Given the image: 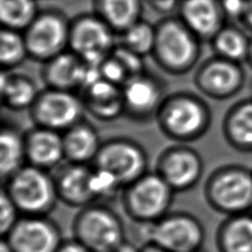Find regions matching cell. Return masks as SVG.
I'll return each instance as SVG.
<instances>
[{
    "label": "cell",
    "mask_w": 252,
    "mask_h": 252,
    "mask_svg": "<svg viewBox=\"0 0 252 252\" xmlns=\"http://www.w3.org/2000/svg\"><path fill=\"white\" fill-rule=\"evenodd\" d=\"M112 252H139V248H137L132 242L125 240L123 244H121L118 248Z\"/></svg>",
    "instance_id": "obj_38"
},
{
    "label": "cell",
    "mask_w": 252,
    "mask_h": 252,
    "mask_svg": "<svg viewBox=\"0 0 252 252\" xmlns=\"http://www.w3.org/2000/svg\"><path fill=\"white\" fill-rule=\"evenodd\" d=\"M144 0H94V10L115 33L126 30L142 19Z\"/></svg>",
    "instance_id": "obj_24"
},
{
    "label": "cell",
    "mask_w": 252,
    "mask_h": 252,
    "mask_svg": "<svg viewBox=\"0 0 252 252\" xmlns=\"http://www.w3.org/2000/svg\"><path fill=\"white\" fill-rule=\"evenodd\" d=\"M218 252H252V213L228 216L216 232Z\"/></svg>",
    "instance_id": "obj_23"
},
{
    "label": "cell",
    "mask_w": 252,
    "mask_h": 252,
    "mask_svg": "<svg viewBox=\"0 0 252 252\" xmlns=\"http://www.w3.org/2000/svg\"><path fill=\"white\" fill-rule=\"evenodd\" d=\"M179 13L200 40H211L224 27L226 15L219 0H183Z\"/></svg>",
    "instance_id": "obj_18"
},
{
    "label": "cell",
    "mask_w": 252,
    "mask_h": 252,
    "mask_svg": "<svg viewBox=\"0 0 252 252\" xmlns=\"http://www.w3.org/2000/svg\"><path fill=\"white\" fill-rule=\"evenodd\" d=\"M204 168L202 157L195 148L187 144H176L158 155L155 172L175 192H184L200 182Z\"/></svg>",
    "instance_id": "obj_12"
},
{
    "label": "cell",
    "mask_w": 252,
    "mask_h": 252,
    "mask_svg": "<svg viewBox=\"0 0 252 252\" xmlns=\"http://www.w3.org/2000/svg\"><path fill=\"white\" fill-rule=\"evenodd\" d=\"M24 37L29 57L44 63L69 48L70 22L60 11H39Z\"/></svg>",
    "instance_id": "obj_10"
},
{
    "label": "cell",
    "mask_w": 252,
    "mask_h": 252,
    "mask_svg": "<svg viewBox=\"0 0 252 252\" xmlns=\"http://www.w3.org/2000/svg\"><path fill=\"white\" fill-rule=\"evenodd\" d=\"M87 64L72 51H64L43 63L42 79L47 89L72 92L83 87Z\"/></svg>",
    "instance_id": "obj_20"
},
{
    "label": "cell",
    "mask_w": 252,
    "mask_h": 252,
    "mask_svg": "<svg viewBox=\"0 0 252 252\" xmlns=\"http://www.w3.org/2000/svg\"><path fill=\"white\" fill-rule=\"evenodd\" d=\"M0 92L3 106L12 111L30 110L39 96L37 85L29 76L2 70Z\"/></svg>",
    "instance_id": "obj_25"
},
{
    "label": "cell",
    "mask_w": 252,
    "mask_h": 252,
    "mask_svg": "<svg viewBox=\"0 0 252 252\" xmlns=\"http://www.w3.org/2000/svg\"><path fill=\"white\" fill-rule=\"evenodd\" d=\"M124 115L137 122L156 119L165 100L164 85L155 76L144 73L130 76L122 85Z\"/></svg>",
    "instance_id": "obj_15"
},
{
    "label": "cell",
    "mask_w": 252,
    "mask_h": 252,
    "mask_svg": "<svg viewBox=\"0 0 252 252\" xmlns=\"http://www.w3.org/2000/svg\"><path fill=\"white\" fill-rule=\"evenodd\" d=\"M195 252H206L205 250H202V249H200V250H198V251H195Z\"/></svg>",
    "instance_id": "obj_42"
},
{
    "label": "cell",
    "mask_w": 252,
    "mask_h": 252,
    "mask_svg": "<svg viewBox=\"0 0 252 252\" xmlns=\"http://www.w3.org/2000/svg\"><path fill=\"white\" fill-rule=\"evenodd\" d=\"M115 32L95 13L70 22V51L90 65L100 66L115 48Z\"/></svg>",
    "instance_id": "obj_9"
},
{
    "label": "cell",
    "mask_w": 252,
    "mask_h": 252,
    "mask_svg": "<svg viewBox=\"0 0 252 252\" xmlns=\"http://www.w3.org/2000/svg\"><path fill=\"white\" fill-rule=\"evenodd\" d=\"M29 111L34 126L64 133L83 121L85 107L82 97L72 92L47 89Z\"/></svg>",
    "instance_id": "obj_11"
},
{
    "label": "cell",
    "mask_w": 252,
    "mask_h": 252,
    "mask_svg": "<svg viewBox=\"0 0 252 252\" xmlns=\"http://www.w3.org/2000/svg\"><path fill=\"white\" fill-rule=\"evenodd\" d=\"M72 235L92 252H112L126 240L122 218L97 202L79 209L72 221Z\"/></svg>",
    "instance_id": "obj_6"
},
{
    "label": "cell",
    "mask_w": 252,
    "mask_h": 252,
    "mask_svg": "<svg viewBox=\"0 0 252 252\" xmlns=\"http://www.w3.org/2000/svg\"><path fill=\"white\" fill-rule=\"evenodd\" d=\"M29 57L26 40L21 31L2 28L0 33V63L2 70L21 64Z\"/></svg>",
    "instance_id": "obj_29"
},
{
    "label": "cell",
    "mask_w": 252,
    "mask_h": 252,
    "mask_svg": "<svg viewBox=\"0 0 252 252\" xmlns=\"http://www.w3.org/2000/svg\"><path fill=\"white\" fill-rule=\"evenodd\" d=\"M66 163L93 165L103 142L93 125L81 121L62 133Z\"/></svg>",
    "instance_id": "obj_21"
},
{
    "label": "cell",
    "mask_w": 252,
    "mask_h": 252,
    "mask_svg": "<svg viewBox=\"0 0 252 252\" xmlns=\"http://www.w3.org/2000/svg\"><path fill=\"white\" fill-rule=\"evenodd\" d=\"M226 17L242 19L248 0H219Z\"/></svg>",
    "instance_id": "obj_34"
},
{
    "label": "cell",
    "mask_w": 252,
    "mask_h": 252,
    "mask_svg": "<svg viewBox=\"0 0 252 252\" xmlns=\"http://www.w3.org/2000/svg\"><path fill=\"white\" fill-rule=\"evenodd\" d=\"M93 166L110 174L123 189L148 172V156L134 139L113 137L103 142Z\"/></svg>",
    "instance_id": "obj_7"
},
{
    "label": "cell",
    "mask_w": 252,
    "mask_h": 252,
    "mask_svg": "<svg viewBox=\"0 0 252 252\" xmlns=\"http://www.w3.org/2000/svg\"><path fill=\"white\" fill-rule=\"evenodd\" d=\"M21 214L8 193L1 188L0 196V231L1 237H6L20 219Z\"/></svg>",
    "instance_id": "obj_31"
},
{
    "label": "cell",
    "mask_w": 252,
    "mask_h": 252,
    "mask_svg": "<svg viewBox=\"0 0 252 252\" xmlns=\"http://www.w3.org/2000/svg\"><path fill=\"white\" fill-rule=\"evenodd\" d=\"M193 82L202 95L218 101L227 100L244 87L245 72L240 63L216 56L198 67Z\"/></svg>",
    "instance_id": "obj_13"
},
{
    "label": "cell",
    "mask_w": 252,
    "mask_h": 252,
    "mask_svg": "<svg viewBox=\"0 0 252 252\" xmlns=\"http://www.w3.org/2000/svg\"><path fill=\"white\" fill-rule=\"evenodd\" d=\"M100 72L103 80L115 85H119V87H122L126 81L129 79L127 71L125 70L122 63L112 55H110L103 61L100 65Z\"/></svg>",
    "instance_id": "obj_33"
},
{
    "label": "cell",
    "mask_w": 252,
    "mask_h": 252,
    "mask_svg": "<svg viewBox=\"0 0 252 252\" xmlns=\"http://www.w3.org/2000/svg\"><path fill=\"white\" fill-rule=\"evenodd\" d=\"M111 55L115 57L116 59L122 63L125 70L127 71L129 78L145 72V69H144L145 67V64H144V57L129 50L128 48L123 46L122 43L120 46H115Z\"/></svg>",
    "instance_id": "obj_32"
},
{
    "label": "cell",
    "mask_w": 252,
    "mask_h": 252,
    "mask_svg": "<svg viewBox=\"0 0 252 252\" xmlns=\"http://www.w3.org/2000/svg\"><path fill=\"white\" fill-rule=\"evenodd\" d=\"M27 164L50 172L64 159L62 133L34 126L25 134Z\"/></svg>",
    "instance_id": "obj_17"
},
{
    "label": "cell",
    "mask_w": 252,
    "mask_h": 252,
    "mask_svg": "<svg viewBox=\"0 0 252 252\" xmlns=\"http://www.w3.org/2000/svg\"><path fill=\"white\" fill-rule=\"evenodd\" d=\"M57 252H92V251L89 250L87 247L83 246L81 242L74 239V238H72V239L63 240L62 245L60 246V248L58 249Z\"/></svg>",
    "instance_id": "obj_36"
},
{
    "label": "cell",
    "mask_w": 252,
    "mask_h": 252,
    "mask_svg": "<svg viewBox=\"0 0 252 252\" xmlns=\"http://www.w3.org/2000/svg\"><path fill=\"white\" fill-rule=\"evenodd\" d=\"M200 41L181 18H165L156 25V40L152 56L160 69L167 73L185 74L199 60Z\"/></svg>",
    "instance_id": "obj_2"
},
{
    "label": "cell",
    "mask_w": 252,
    "mask_h": 252,
    "mask_svg": "<svg viewBox=\"0 0 252 252\" xmlns=\"http://www.w3.org/2000/svg\"><path fill=\"white\" fill-rule=\"evenodd\" d=\"M241 20L245 22L246 26L248 27L250 30H252V0H248V1H247L246 10Z\"/></svg>",
    "instance_id": "obj_37"
},
{
    "label": "cell",
    "mask_w": 252,
    "mask_h": 252,
    "mask_svg": "<svg viewBox=\"0 0 252 252\" xmlns=\"http://www.w3.org/2000/svg\"><path fill=\"white\" fill-rule=\"evenodd\" d=\"M85 111L101 122H112L124 115L122 87L98 80L83 90Z\"/></svg>",
    "instance_id": "obj_19"
},
{
    "label": "cell",
    "mask_w": 252,
    "mask_h": 252,
    "mask_svg": "<svg viewBox=\"0 0 252 252\" xmlns=\"http://www.w3.org/2000/svg\"><path fill=\"white\" fill-rule=\"evenodd\" d=\"M156 40V26L141 19L122 34V44L137 55H152Z\"/></svg>",
    "instance_id": "obj_30"
},
{
    "label": "cell",
    "mask_w": 252,
    "mask_h": 252,
    "mask_svg": "<svg viewBox=\"0 0 252 252\" xmlns=\"http://www.w3.org/2000/svg\"><path fill=\"white\" fill-rule=\"evenodd\" d=\"M216 56L240 63L249 58L251 41L236 27L224 26L210 40Z\"/></svg>",
    "instance_id": "obj_27"
},
{
    "label": "cell",
    "mask_w": 252,
    "mask_h": 252,
    "mask_svg": "<svg viewBox=\"0 0 252 252\" xmlns=\"http://www.w3.org/2000/svg\"><path fill=\"white\" fill-rule=\"evenodd\" d=\"M155 120L166 137L188 144L205 136L213 116L204 98L191 92H177L165 97Z\"/></svg>",
    "instance_id": "obj_1"
},
{
    "label": "cell",
    "mask_w": 252,
    "mask_h": 252,
    "mask_svg": "<svg viewBox=\"0 0 252 252\" xmlns=\"http://www.w3.org/2000/svg\"><path fill=\"white\" fill-rule=\"evenodd\" d=\"M248 60L252 63V41H251V47H250V52H249V58Z\"/></svg>",
    "instance_id": "obj_41"
},
{
    "label": "cell",
    "mask_w": 252,
    "mask_h": 252,
    "mask_svg": "<svg viewBox=\"0 0 252 252\" xmlns=\"http://www.w3.org/2000/svg\"><path fill=\"white\" fill-rule=\"evenodd\" d=\"M146 237L167 252H195L202 249L206 230L196 216L177 211L148 224Z\"/></svg>",
    "instance_id": "obj_8"
},
{
    "label": "cell",
    "mask_w": 252,
    "mask_h": 252,
    "mask_svg": "<svg viewBox=\"0 0 252 252\" xmlns=\"http://www.w3.org/2000/svg\"><path fill=\"white\" fill-rule=\"evenodd\" d=\"M222 134L233 150L252 153V100L237 103L222 121Z\"/></svg>",
    "instance_id": "obj_22"
},
{
    "label": "cell",
    "mask_w": 252,
    "mask_h": 252,
    "mask_svg": "<svg viewBox=\"0 0 252 252\" xmlns=\"http://www.w3.org/2000/svg\"><path fill=\"white\" fill-rule=\"evenodd\" d=\"M93 169V165H60L53 175L59 201L79 209L95 202L97 199L92 188Z\"/></svg>",
    "instance_id": "obj_16"
},
{
    "label": "cell",
    "mask_w": 252,
    "mask_h": 252,
    "mask_svg": "<svg viewBox=\"0 0 252 252\" xmlns=\"http://www.w3.org/2000/svg\"><path fill=\"white\" fill-rule=\"evenodd\" d=\"M251 213H252V210H251Z\"/></svg>",
    "instance_id": "obj_43"
},
{
    "label": "cell",
    "mask_w": 252,
    "mask_h": 252,
    "mask_svg": "<svg viewBox=\"0 0 252 252\" xmlns=\"http://www.w3.org/2000/svg\"><path fill=\"white\" fill-rule=\"evenodd\" d=\"M157 12L167 13L177 6V0H145Z\"/></svg>",
    "instance_id": "obj_35"
},
{
    "label": "cell",
    "mask_w": 252,
    "mask_h": 252,
    "mask_svg": "<svg viewBox=\"0 0 252 252\" xmlns=\"http://www.w3.org/2000/svg\"><path fill=\"white\" fill-rule=\"evenodd\" d=\"M175 193L154 170L123 188L121 201L130 220L148 226L170 213Z\"/></svg>",
    "instance_id": "obj_5"
},
{
    "label": "cell",
    "mask_w": 252,
    "mask_h": 252,
    "mask_svg": "<svg viewBox=\"0 0 252 252\" xmlns=\"http://www.w3.org/2000/svg\"><path fill=\"white\" fill-rule=\"evenodd\" d=\"M27 165L25 134L10 124L3 123L0 132V175L6 182Z\"/></svg>",
    "instance_id": "obj_26"
},
{
    "label": "cell",
    "mask_w": 252,
    "mask_h": 252,
    "mask_svg": "<svg viewBox=\"0 0 252 252\" xmlns=\"http://www.w3.org/2000/svg\"><path fill=\"white\" fill-rule=\"evenodd\" d=\"M2 189L21 216H49L59 201L53 175L29 164L3 182Z\"/></svg>",
    "instance_id": "obj_4"
},
{
    "label": "cell",
    "mask_w": 252,
    "mask_h": 252,
    "mask_svg": "<svg viewBox=\"0 0 252 252\" xmlns=\"http://www.w3.org/2000/svg\"><path fill=\"white\" fill-rule=\"evenodd\" d=\"M0 252H15L12 250V248L10 247V245L8 244L6 239L1 240V244H0Z\"/></svg>",
    "instance_id": "obj_40"
},
{
    "label": "cell",
    "mask_w": 252,
    "mask_h": 252,
    "mask_svg": "<svg viewBox=\"0 0 252 252\" xmlns=\"http://www.w3.org/2000/svg\"><path fill=\"white\" fill-rule=\"evenodd\" d=\"M3 239L15 252H57L64 240L48 216H21Z\"/></svg>",
    "instance_id": "obj_14"
},
{
    "label": "cell",
    "mask_w": 252,
    "mask_h": 252,
    "mask_svg": "<svg viewBox=\"0 0 252 252\" xmlns=\"http://www.w3.org/2000/svg\"><path fill=\"white\" fill-rule=\"evenodd\" d=\"M38 13L37 0H0L2 28L25 31Z\"/></svg>",
    "instance_id": "obj_28"
},
{
    "label": "cell",
    "mask_w": 252,
    "mask_h": 252,
    "mask_svg": "<svg viewBox=\"0 0 252 252\" xmlns=\"http://www.w3.org/2000/svg\"><path fill=\"white\" fill-rule=\"evenodd\" d=\"M139 252H167L163 248H160L159 246H157L154 242L146 241L141 248H139Z\"/></svg>",
    "instance_id": "obj_39"
},
{
    "label": "cell",
    "mask_w": 252,
    "mask_h": 252,
    "mask_svg": "<svg viewBox=\"0 0 252 252\" xmlns=\"http://www.w3.org/2000/svg\"><path fill=\"white\" fill-rule=\"evenodd\" d=\"M204 197L211 209L224 216L252 210V169L242 165H223L206 179Z\"/></svg>",
    "instance_id": "obj_3"
}]
</instances>
